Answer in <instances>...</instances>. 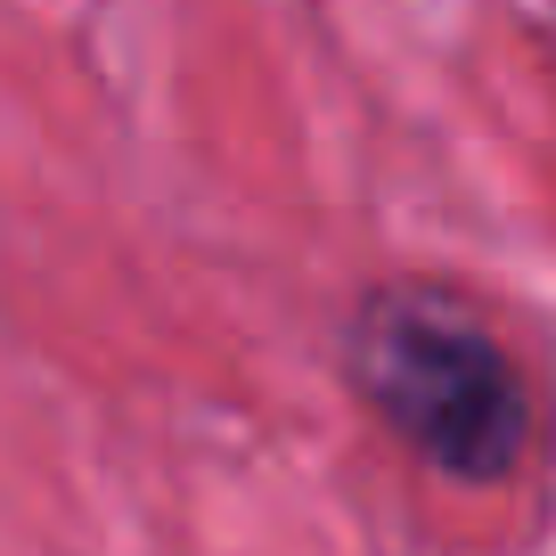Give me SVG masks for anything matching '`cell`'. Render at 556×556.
Listing matches in <instances>:
<instances>
[{
    "mask_svg": "<svg viewBox=\"0 0 556 556\" xmlns=\"http://www.w3.org/2000/svg\"><path fill=\"white\" fill-rule=\"evenodd\" d=\"M336 368L352 401L442 483H516L540 451V393L491 312L451 278H377L344 303Z\"/></svg>",
    "mask_w": 556,
    "mask_h": 556,
    "instance_id": "6da1fadb",
    "label": "cell"
}]
</instances>
